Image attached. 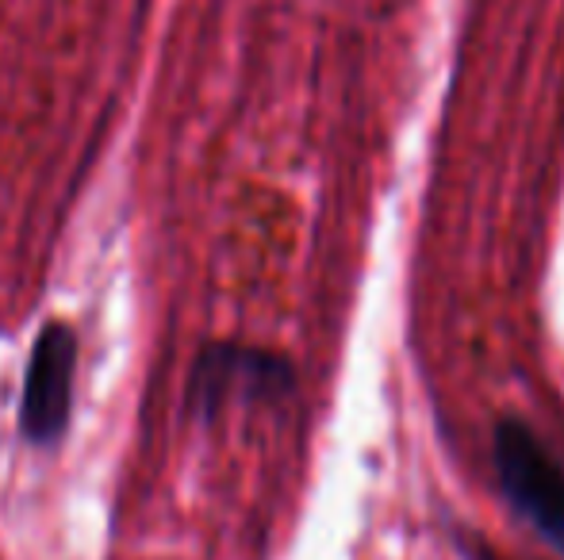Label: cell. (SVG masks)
Listing matches in <instances>:
<instances>
[{"mask_svg": "<svg viewBox=\"0 0 564 560\" xmlns=\"http://www.w3.org/2000/svg\"><path fill=\"white\" fill-rule=\"evenodd\" d=\"M496 469L511 507L564 553V469L557 457L527 422L503 419L496 426Z\"/></svg>", "mask_w": 564, "mask_h": 560, "instance_id": "6da1fadb", "label": "cell"}, {"mask_svg": "<svg viewBox=\"0 0 564 560\" xmlns=\"http://www.w3.org/2000/svg\"><path fill=\"white\" fill-rule=\"evenodd\" d=\"M74 365L77 338L66 322H46L23 376L20 430L31 446H58L74 411Z\"/></svg>", "mask_w": 564, "mask_h": 560, "instance_id": "7a4b0ae2", "label": "cell"}, {"mask_svg": "<svg viewBox=\"0 0 564 560\" xmlns=\"http://www.w3.org/2000/svg\"><path fill=\"white\" fill-rule=\"evenodd\" d=\"M292 388V369L289 361L273 358V353L246 350V345H208L193 369V384H188V404L200 411L204 419L224 407V399L238 396H281Z\"/></svg>", "mask_w": 564, "mask_h": 560, "instance_id": "3957f363", "label": "cell"}]
</instances>
